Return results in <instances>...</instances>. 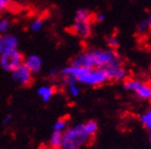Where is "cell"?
I'll list each match as a JSON object with an SVG mask.
<instances>
[{
  "label": "cell",
  "mask_w": 151,
  "mask_h": 149,
  "mask_svg": "<svg viewBox=\"0 0 151 149\" xmlns=\"http://www.w3.org/2000/svg\"><path fill=\"white\" fill-rule=\"evenodd\" d=\"M72 64L86 68H98L105 70L114 65L121 64V60L119 55L111 49H96L81 52L73 60Z\"/></svg>",
  "instance_id": "6da1fadb"
},
{
  "label": "cell",
  "mask_w": 151,
  "mask_h": 149,
  "mask_svg": "<svg viewBox=\"0 0 151 149\" xmlns=\"http://www.w3.org/2000/svg\"><path fill=\"white\" fill-rule=\"evenodd\" d=\"M92 140L93 138L88 133L85 123H78L68 128L62 133L61 149H79Z\"/></svg>",
  "instance_id": "7a4b0ae2"
},
{
  "label": "cell",
  "mask_w": 151,
  "mask_h": 149,
  "mask_svg": "<svg viewBox=\"0 0 151 149\" xmlns=\"http://www.w3.org/2000/svg\"><path fill=\"white\" fill-rule=\"evenodd\" d=\"M73 32L81 37H88L91 34V14L86 9H79L76 12L73 23Z\"/></svg>",
  "instance_id": "3957f363"
},
{
  "label": "cell",
  "mask_w": 151,
  "mask_h": 149,
  "mask_svg": "<svg viewBox=\"0 0 151 149\" xmlns=\"http://www.w3.org/2000/svg\"><path fill=\"white\" fill-rule=\"evenodd\" d=\"M124 89L132 92L137 98L142 100L151 99V85L139 79H128L123 84Z\"/></svg>",
  "instance_id": "277c9868"
},
{
  "label": "cell",
  "mask_w": 151,
  "mask_h": 149,
  "mask_svg": "<svg viewBox=\"0 0 151 149\" xmlns=\"http://www.w3.org/2000/svg\"><path fill=\"white\" fill-rule=\"evenodd\" d=\"M23 63L24 57L17 49L0 55V66L6 72H12L14 69H16L18 66H20Z\"/></svg>",
  "instance_id": "5b68a950"
},
{
  "label": "cell",
  "mask_w": 151,
  "mask_h": 149,
  "mask_svg": "<svg viewBox=\"0 0 151 149\" xmlns=\"http://www.w3.org/2000/svg\"><path fill=\"white\" fill-rule=\"evenodd\" d=\"M12 79L15 83L20 86H27L31 83L32 81V72L25 64H22L12 72Z\"/></svg>",
  "instance_id": "8992f818"
},
{
  "label": "cell",
  "mask_w": 151,
  "mask_h": 149,
  "mask_svg": "<svg viewBox=\"0 0 151 149\" xmlns=\"http://www.w3.org/2000/svg\"><path fill=\"white\" fill-rule=\"evenodd\" d=\"M18 38L12 33H4L0 35V55L17 49Z\"/></svg>",
  "instance_id": "52a82bcc"
},
{
  "label": "cell",
  "mask_w": 151,
  "mask_h": 149,
  "mask_svg": "<svg viewBox=\"0 0 151 149\" xmlns=\"http://www.w3.org/2000/svg\"><path fill=\"white\" fill-rule=\"evenodd\" d=\"M104 72L107 74L109 81H121L127 78V70L122 66V64L114 65L109 68L105 69Z\"/></svg>",
  "instance_id": "ba28073f"
},
{
  "label": "cell",
  "mask_w": 151,
  "mask_h": 149,
  "mask_svg": "<svg viewBox=\"0 0 151 149\" xmlns=\"http://www.w3.org/2000/svg\"><path fill=\"white\" fill-rule=\"evenodd\" d=\"M24 64L28 67V69L32 74H37L42 68V59L37 55H31L26 57Z\"/></svg>",
  "instance_id": "9c48e42d"
},
{
  "label": "cell",
  "mask_w": 151,
  "mask_h": 149,
  "mask_svg": "<svg viewBox=\"0 0 151 149\" xmlns=\"http://www.w3.org/2000/svg\"><path fill=\"white\" fill-rule=\"evenodd\" d=\"M37 93L43 102H47L52 99L54 94H55V89L50 85H42L38 89Z\"/></svg>",
  "instance_id": "30bf717a"
},
{
  "label": "cell",
  "mask_w": 151,
  "mask_h": 149,
  "mask_svg": "<svg viewBox=\"0 0 151 149\" xmlns=\"http://www.w3.org/2000/svg\"><path fill=\"white\" fill-rule=\"evenodd\" d=\"M64 84L67 85V91L68 94L70 95L71 97H77L79 96V93H81V89H79V86L77 84V82L74 80H63Z\"/></svg>",
  "instance_id": "8fae6325"
},
{
  "label": "cell",
  "mask_w": 151,
  "mask_h": 149,
  "mask_svg": "<svg viewBox=\"0 0 151 149\" xmlns=\"http://www.w3.org/2000/svg\"><path fill=\"white\" fill-rule=\"evenodd\" d=\"M50 146L52 149H61L62 146V133L61 132H52L50 140Z\"/></svg>",
  "instance_id": "7c38bea8"
},
{
  "label": "cell",
  "mask_w": 151,
  "mask_h": 149,
  "mask_svg": "<svg viewBox=\"0 0 151 149\" xmlns=\"http://www.w3.org/2000/svg\"><path fill=\"white\" fill-rule=\"evenodd\" d=\"M140 123L149 132H151V109L140 115Z\"/></svg>",
  "instance_id": "4fadbf2b"
},
{
  "label": "cell",
  "mask_w": 151,
  "mask_h": 149,
  "mask_svg": "<svg viewBox=\"0 0 151 149\" xmlns=\"http://www.w3.org/2000/svg\"><path fill=\"white\" fill-rule=\"evenodd\" d=\"M11 28V20L6 17L0 18V35L4 34Z\"/></svg>",
  "instance_id": "5bb4252c"
},
{
  "label": "cell",
  "mask_w": 151,
  "mask_h": 149,
  "mask_svg": "<svg viewBox=\"0 0 151 149\" xmlns=\"http://www.w3.org/2000/svg\"><path fill=\"white\" fill-rule=\"evenodd\" d=\"M67 118H61L56 121L55 125H54V131L56 132H61L63 133L65 130H67Z\"/></svg>",
  "instance_id": "9a60e30c"
},
{
  "label": "cell",
  "mask_w": 151,
  "mask_h": 149,
  "mask_svg": "<svg viewBox=\"0 0 151 149\" xmlns=\"http://www.w3.org/2000/svg\"><path fill=\"white\" fill-rule=\"evenodd\" d=\"M43 28V20L41 18H35L30 23V30L32 32H39Z\"/></svg>",
  "instance_id": "2e32d148"
},
{
  "label": "cell",
  "mask_w": 151,
  "mask_h": 149,
  "mask_svg": "<svg viewBox=\"0 0 151 149\" xmlns=\"http://www.w3.org/2000/svg\"><path fill=\"white\" fill-rule=\"evenodd\" d=\"M147 31H149L148 21H147V19H144L137 25V32H138L139 34H145Z\"/></svg>",
  "instance_id": "e0dca14e"
},
{
  "label": "cell",
  "mask_w": 151,
  "mask_h": 149,
  "mask_svg": "<svg viewBox=\"0 0 151 149\" xmlns=\"http://www.w3.org/2000/svg\"><path fill=\"white\" fill-rule=\"evenodd\" d=\"M108 45H109L111 49L117 48V47L119 46V40H118V37L115 36V35L109 37V38H108Z\"/></svg>",
  "instance_id": "ac0fdd59"
},
{
  "label": "cell",
  "mask_w": 151,
  "mask_h": 149,
  "mask_svg": "<svg viewBox=\"0 0 151 149\" xmlns=\"http://www.w3.org/2000/svg\"><path fill=\"white\" fill-rule=\"evenodd\" d=\"M11 2L12 0H0V13H2L9 9Z\"/></svg>",
  "instance_id": "d6986e66"
},
{
  "label": "cell",
  "mask_w": 151,
  "mask_h": 149,
  "mask_svg": "<svg viewBox=\"0 0 151 149\" xmlns=\"http://www.w3.org/2000/svg\"><path fill=\"white\" fill-rule=\"evenodd\" d=\"M12 121V116L11 115H8V116H6V117L3 118V125H8V123H10V121Z\"/></svg>",
  "instance_id": "ffe728a7"
},
{
  "label": "cell",
  "mask_w": 151,
  "mask_h": 149,
  "mask_svg": "<svg viewBox=\"0 0 151 149\" xmlns=\"http://www.w3.org/2000/svg\"><path fill=\"white\" fill-rule=\"evenodd\" d=\"M48 74H50V77H55L56 74H59V72H58V70H57V69H56V68H52V69H50V72H48Z\"/></svg>",
  "instance_id": "44dd1931"
},
{
  "label": "cell",
  "mask_w": 151,
  "mask_h": 149,
  "mask_svg": "<svg viewBox=\"0 0 151 149\" xmlns=\"http://www.w3.org/2000/svg\"><path fill=\"white\" fill-rule=\"evenodd\" d=\"M147 21H148V26H149V31L151 32V13L149 15V17L147 18Z\"/></svg>",
  "instance_id": "7402d4cb"
},
{
  "label": "cell",
  "mask_w": 151,
  "mask_h": 149,
  "mask_svg": "<svg viewBox=\"0 0 151 149\" xmlns=\"http://www.w3.org/2000/svg\"><path fill=\"white\" fill-rule=\"evenodd\" d=\"M104 15L103 14H100V15H98V19L100 20V21H101V20H104Z\"/></svg>",
  "instance_id": "603a6c76"
},
{
  "label": "cell",
  "mask_w": 151,
  "mask_h": 149,
  "mask_svg": "<svg viewBox=\"0 0 151 149\" xmlns=\"http://www.w3.org/2000/svg\"><path fill=\"white\" fill-rule=\"evenodd\" d=\"M149 140H150V144H151V132H150V135H149Z\"/></svg>",
  "instance_id": "cb8c5ba5"
},
{
  "label": "cell",
  "mask_w": 151,
  "mask_h": 149,
  "mask_svg": "<svg viewBox=\"0 0 151 149\" xmlns=\"http://www.w3.org/2000/svg\"><path fill=\"white\" fill-rule=\"evenodd\" d=\"M150 100H151V99H150Z\"/></svg>",
  "instance_id": "d4e9b609"
}]
</instances>
